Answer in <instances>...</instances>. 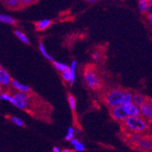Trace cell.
<instances>
[{
  "label": "cell",
  "instance_id": "cell-1",
  "mask_svg": "<svg viewBox=\"0 0 152 152\" xmlns=\"http://www.w3.org/2000/svg\"><path fill=\"white\" fill-rule=\"evenodd\" d=\"M124 127L130 133H142L147 131L148 129V124L142 116H129L123 121Z\"/></svg>",
  "mask_w": 152,
  "mask_h": 152
},
{
  "label": "cell",
  "instance_id": "cell-2",
  "mask_svg": "<svg viewBox=\"0 0 152 152\" xmlns=\"http://www.w3.org/2000/svg\"><path fill=\"white\" fill-rule=\"evenodd\" d=\"M124 92L120 89H113L109 92L108 94L106 96V104L111 109L116 106H122Z\"/></svg>",
  "mask_w": 152,
  "mask_h": 152
},
{
  "label": "cell",
  "instance_id": "cell-3",
  "mask_svg": "<svg viewBox=\"0 0 152 152\" xmlns=\"http://www.w3.org/2000/svg\"><path fill=\"white\" fill-rule=\"evenodd\" d=\"M86 84L92 89H97L101 86V82L96 72L92 68H86L83 73Z\"/></svg>",
  "mask_w": 152,
  "mask_h": 152
},
{
  "label": "cell",
  "instance_id": "cell-4",
  "mask_svg": "<svg viewBox=\"0 0 152 152\" xmlns=\"http://www.w3.org/2000/svg\"><path fill=\"white\" fill-rule=\"evenodd\" d=\"M13 96L14 106L20 110H26L30 106V97L27 92H16Z\"/></svg>",
  "mask_w": 152,
  "mask_h": 152
},
{
  "label": "cell",
  "instance_id": "cell-5",
  "mask_svg": "<svg viewBox=\"0 0 152 152\" xmlns=\"http://www.w3.org/2000/svg\"><path fill=\"white\" fill-rule=\"evenodd\" d=\"M110 113L113 118L117 121H124L126 117L129 116L125 106H119L112 108L110 110Z\"/></svg>",
  "mask_w": 152,
  "mask_h": 152
},
{
  "label": "cell",
  "instance_id": "cell-6",
  "mask_svg": "<svg viewBox=\"0 0 152 152\" xmlns=\"http://www.w3.org/2000/svg\"><path fill=\"white\" fill-rule=\"evenodd\" d=\"M137 147L140 151L144 152L152 151V138L149 137H143L140 141L138 143Z\"/></svg>",
  "mask_w": 152,
  "mask_h": 152
},
{
  "label": "cell",
  "instance_id": "cell-7",
  "mask_svg": "<svg viewBox=\"0 0 152 152\" xmlns=\"http://www.w3.org/2000/svg\"><path fill=\"white\" fill-rule=\"evenodd\" d=\"M140 116L145 119L148 122H152V107L146 102L140 107Z\"/></svg>",
  "mask_w": 152,
  "mask_h": 152
},
{
  "label": "cell",
  "instance_id": "cell-8",
  "mask_svg": "<svg viewBox=\"0 0 152 152\" xmlns=\"http://www.w3.org/2000/svg\"><path fill=\"white\" fill-rule=\"evenodd\" d=\"M12 79L11 76L3 68H0V84L2 86L11 85Z\"/></svg>",
  "mask_w": 152,
  "mask_h": 152
},
{
  "label": "cell",
  "instance_id": "cell-9",
  "mask_svg": "<svg viewBox=\"0 0 152 152\" xmlns=\"http://www.w3.org/2000/svg\"><path fill=\"white\" fill-rule=\"evenodd\" d=\"M11 86H12V88H14L17 92H28L30 90V88L28 86L26 85H24L23 83H20L18 81L14 80L12 79V83H11Z\"/></svg>",
  "mask_w": 152,
  "mask_h": 152
},
{
  "label": "cell",
  "instance_id": "cell-10",
  "mask_svg": "<svg viewBox=\"0 0 152 152\" xmlns=\"http://www.w3.org/2000/svg\"><path fill=\"white\" fill-rule=\"evenodd\" d=\"M125 106H126L129 116H140V107L134 104V102H133V103H130V104L126 105Z\"/></svg>",
  "mask_w": 152,
  "mask_h": 152
},
{
  "label": "cell",
  "instance_id": "cell-11",
  "mask_svg": "<svg viewBox=\"0 0 152 152\" xmlns=\"http://www.w3.org/2000/svg\"><path fill=\"white\" fill-rule=\"evenodd\" d=\"M51 20H48V19H44V20H41L40 21H38L35 23V26L37 30L42 31V30H46L49 26L51 25Z\"/></svg>",
  "mask_w": 152,
  "mask_h": 152
},
{
  "label": "cell",
  "instance_id": "cell-12",
  "mask_svg": "<svg viewBox=\"0 0 152 152\" xmlns=\"http://www.w3.org/2000/svg\"><path fill=\"white\" fill-rule=\"evenodd\" d=\"M133 102L134 104L137 105V106L140 107L142 105L145 104L146 102H148V99L146 97H144L141 94L139 93H135L134 94V99H133Z\"/></svg>",
  "mask_w": 152,
  "mask_h": 152
},
{
  "label": "cell",
  "instance_id": "cell-13",
  "mask_svg": "<svg viewBox=\"0 0 152 152\" xmlns=\"http://www.w3.org/2000/svg\"><path fill=\"white\" fill-rule=\"evenodd\" d=\"M138 5L140 12L143 13H147L151 11V6H150L148 0H138Z\"/></svg>",
  "mask_w": 152,
  "mask_h": 152
},
{
  "label": "cell",
  "instance_id": "cell-14",
  "mask_svg": "<svg viewBox=\"0 0 152 152\" xmlns=\"http://www.w3.org/2000/svg\"><path fill=\"white\" fill-rule=\"evenodd\" d=\"M133 99H134V95L131 92H124V96H123L122 106H126V105L133 103Z\"/></svg>",
  "mask_w": 152,
  "mask_h": 152
},
{
  "label": "cell",
  "instance_id": "cell-15",
  "mask_svg": "<svg viewBox=\"0 0 152 152\" xmlns=\"http://www.w3.org/2000/svg\"><path fill=\"white\" fill-rule=\"evenodd\" d=\"M53 65L57 71L60 72H67V71L70 70V67L67 65L65 64H63V63H61V62L58 61H53Z\"/></svg>",
  "mask_w": 152,
  "mask_h": 152
},
{
  "label": "cell",
  "instance_id": "cell-16",
  "mask_svg": "<svg viewBox=\"0 0 152 152\" xmlns=\"http://www.w3.org/2000/svg\"><path fill=\"white\" fill-rule=\"evenodd\" d=\"M0 21L3 23L9 24V25H14L16 23V20L14 18L6 14L0 15Z\"/></svg>",
  "mask_w": 152,
  "mask_h": 152
},
{
  "label": "cell",
  "instance_id": "cell-17",
  "mask_svg": "<svg viewBox=\"0 0 152 152\" xmlns=\"http://www.w3.org/2000/svg\"><path fill=\"white\" fill-rule=\"evenodd\" d=\"M143 136L141 134H139V133H131L129 137V140L132 144H136L137 146L138 143L140 142V140L142 139Z\"/></svg>",
  "mask_w": 152,
  "mask_h": 152
},
{
  "label": "cell",
  "instance_id": "cell-18",
  "mask_svg": "<svg viewBox=\"0 0 152 152\" xmlns=\"http://www.w3.org/2000/svg\"><path fill=\"white\" fill-rule=\"evenodd\" d=\"M2 1L7 7L10 9L18 8L19 6H21L19 0H2Z\"/></svg>",
  "mask_w": 152,
  "mask_h": 152
},
{
  "label": "cell",
  "instance_id": "cell-19",
  "mask_svg": "<svg viewBox=\"0 0 152 152\" xmlns=\"http://www.w3.org/2000/svg\"><path fill=\"white\" fill-rule=\"evenodd\" d=\"M14 34H15V35L16 36V37L18 38L20 40H21V41H22L23 44H30V41H29L27 37H26V35H25V34L22 32V31H20V30H16L14 31Z\"/></svg>",
  "mask_w": 152,
  "mask_h": 152
},
{
  "label": "cell",
  "instance_id": "cell-20",
  "mask_svg": "<svg viewBox=\"0 0 152 152\" xmlns=\"http://www.w3.org/2000/svg\"><path fill=\"white\" fill-rule=\"evenodd\" d=\"M39 50H40V52L41 53V54H42V55L44 57V58H46L47 60H48V61H53L52 57L50 56V55H49V54H48V53H47L46 49H45V47H44V44H43L42 42L39 43Z\"/></svg>",
  "mask_w": 152,
  "mask_h": 152
},
{
  "label": "cell",
  "instance_id": "cell-21",
  "mask_svg": "<svg viewBox=\"0 0 152 152\" xmlns=\"http://www.w3.org/2000/svg\"><path fill=\"white\" fill-rule=\"evenodd\" d=\"M0 98L1 99L10 102L11 104L14 105V99H13V96L10 95L8 92H2L0 94Z\"/></svg>",
  "mask_w": 152,
  "mask_h": 152
},
{
  "label": "cell",
  "instance_id": "cell-22",
  "mask_svg": "<svg viewBox=\"0 0 152 152\" xmlns=\"http://www.w3.org/2000/svg\"><path fill=\"white\" fill-rule=\"evenodd\" d=\"M76 64H77V61L75 60H74L72 62L70 66V72L71 75H72V78H71L70 84H72L75 81V68Z\"/></svg>",
  "mask_w": 152,
  "mask_h": 152
},
{
  "label": "cell",
  "instance_id": "cell-23",
  "mask_svg": "<svg viewBox=\"0 0 152 152\" xmlns=\"http://www.w3.org/2000/svg\"><path fill=\"white\" fill-rule=\"evenodd\" d=\"M68 104H69V106L72 110H75L76 107V102H75V99L72 94H68Z\"/></svg>",
  "mask_w": 152,
  "mask_h": 152
},
{
  "label": "cell",
  "instance_id": "cell-24",
  "mask_svg": "<svg viewBox=\"0 0 152 152\" xmlns=\"http://www.w3.org/2000/svg\"><path fill=\"white\" fill-rule=\"evenodd\" d=\"M10 120L12 121L14 124H16V126H23L24 124L23 122V120L20 118L17 117V116H10Z\"/></svg>",
  "mask_w": 152,
  "mask_h": 152
},
{
  "label": "cell",
  "instance_id": "cell-25",
  "mask_svg": "<svg viewBox=\"0 0 152 152\" xmlns=\"http://www.w3.org/2000/svg\"><path fill=\"white\" fill-rule=\"evenodd\" d=\"M74 133L75 130L74 129H73V127L70 126V127L68 129V132H67L66 136H65V140L70 141L72 138H74Z\"/></svg>",
  "mask_w": 152,
  "mask_h": 152
},
{
  "label": "cell",
  "instance_id": "cell-26",
  "mask_svg": "<svg viewBox=\"0 0 152 152\" xmlns=\"http://www.w3.org/2000/svg\"><path fill=\"white\" fill-rule=\"evenodd\" d=\"M74 149L75 151H78V152H81V151H85V145L83 144H82V142H80V141H78L77 144H75L74 145Z\"/></svg>",
  "mask_w": 152,
  "mask_h": 152
},
{
  "label": "cell",
  "instance_id": "cell-27",
  "mask_svg": "<svg viewBox=\"0 0 152 152\" xmlns=\"http://www.w3.org/2000/svg\"><path fill=\"white\" fill-rule=\"evenodd\" d=\"M61 77H62V78L64 79V81H66V82H70L71 78H72V75H71L70 70L67 71V72H62Z\"/></svg>",
  "mask_w": 152,
  "mask_h": 152
},
{
  "label": "cell",
  "instance_id": "cell-28",
  "mask_svg": "<svg viewBox=\"0 0 152 152\" xmlns=\"http://www.w3.org/2000/svg\"><path fill=\"white\" fill-rule=\"evenodd\" d=\"M19 1H20V4L25 6V5H28L30 3H32L35 0H19Z\"/></svg>",
  "mask_w": 152,
  "mask_h": 152
},
{
  "label": "cell",
  "instance_id": "cell-29",
  "mask_svg": "<svg viewBox=\"0 0 152 152\" xmlns=\"http://www.w3.org/2000/svg\"><path fill=\"white\" fill-rule=\"evenodd\" d=\"M148 22H149V23H150L151 25L152 26V12H149V13H148Z\"/></svg>",
  "mask_w": 152,
  "mask_h": 152
},
{
  "label": "cell",
  "instance_id": "cell-30",
  "mask_svg": "<svg viewBox=\"0 0 152 152\" xmlns=\"http://www.w3.org/2000/svg\"><path fill=\"white\" fill-rule=\"evenodd\" d=\"M78 142V140L77 139V138H72V140H70L71 144H72V145H73V146H74L75 144H77Z\"/></svg>",
  "mask_w": 152,
  "mask_h": 152
},
{
  "label": "cell",
  "instance_id": "cell-31",
  "mask_svg": "<svg viewBox=\"0 0 152 152\" xmlns=\"http://www.w3.org/2000/svg\"><path fill=\"white\" fill-rule=\"evenodd\" d=\"M92 58L94 60H98L99 58V54L98 53H94V54H92Z\"/></svg>",
  "mask_w": 152,
  "mask_h": 152
},
{
  "label": "cell",
  "instance_id": "cell-32",
  "mask_svg": "<svg viewBox=\"0 0 152 152\" xmlns=\"http://www.w3.org/2000/svg\"><path fill=\"white\" fill-rule=\"evenodd\" d=\"M52 151L53 152H61L60 149H59V148H58V147H54L52 149Z\"/></svg>",
  "mask_w": 152,
  "mask_h": 152
},
{
  "label": "cell",
  "instance_id": "cell-33",
  "mask_svg": "<svg viewBox=\"0 0 152 152\" xmlns=\"http://www.w3.org/2000/svg\"><path fill=\"white\" fill-rule=\"evenodd\" d=\"M148 103L152 107V99H148Z\"/></svg>",
  "mask_w": 152,
  "mask_h": 152
},
{
  "label": "cell",
  "instance_id": "cell-34",
  "mask_svg": "<svg viewBox=\"0 0 152 152\" xmlns=\"http://www.w3.org/2000/svg\"><path fill=\"white\" fill-rule=\"evenodd\" d=\"M61 152H73L72 150H69V149H64V150L61 151Z\"/></svg>",
  "mask_w": 152,
  "mask_h": 152
},
{
  "label": "cell",
  "instance_id": "cell-35",
  "mask_svg": "<svg viewBox=\"0 0 152 152\" xmlns=\"http://www.w3.org/2000/svg\"><path fill=\"white\" fill-rule=\"evenodd\" d=\"M148 2H149V4H150V6L152 7V0H148Z\"/></svg>",
  "mask_w": 152,
  "mask_h": 152
},
{
  "label": "cell",
  "instance_id": "cell-36",
  "mask_svg": "<svg viewBox=\"0 0 152 152\" xmlns=\"http://www.w3.org/2000/svg\"><path fill=\"white\" fill-rule=\"evenodd\" d=\"M86 1H88V2H94L96 0H86Z\"/></svg>",
  "mask_w": 152,
  "mask_h": 152
}]
</instances>
